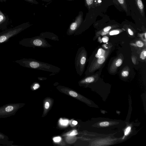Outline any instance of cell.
I'll return each mask as SVG.
<instances>
[{
	"instance_id": "cell-4",
	"label": "cell",
	"mask_w": 146,
	"mask_h": 146,
	"mask_svg": "<svg viewBox=\"0 0 146 146\" xmlns=\"http://www.w3.org/2000/svg\"><path fill=\"white\" fill-rule=\"evenodd\" d=\"M24 104L22 103H10L0 107V118H5L15 115Z\"/></svg>"
},
{
	"instance_id": "cell-1",
	"label": "cell",
	"mask_w": 146,
	"mask_h": 146,
	"mask_svg": "<svg viewBox=\"0 0 146 146\" xmlns=\"http://www.w3.org/2000/svg\"><path fill=\"white\" fill-rule=\"evenodd\" d=\"M15 62L24 67L52 72L50 75L57 74L61 71V69L58 67L33 58H24Z\"/></svg>"
},
{
	"instance_id": "cell-36",
	"label": "cell",
	"mask_w": 146,
	"mask_h": 146,
	"mask_svg": "<svg viewBox=\"0 0 146 146\" xmlns=\"http://www.w3.org/2000/svg\"><path fill=\"white\" fill-rule=\"evenodd\" d=\"M43 0L44 1H50V0Z\"/></svg>"
},
{
	"instance_id": "cell-23",
	"label": "cell",
	"mask_w": 146,
	"mask_h": 146,
	"mask_svg": "<svg viewBox=\"0 0 146 146\" xmlns=\"http://www.w3.org/2000/svg\"><path fill=\"white\" fill-rule=\"evenodd\" d=\"M39 87L40 85L38 84L35 83L33 86V88L34 90H36Z\"/></svg>"
},
{
	"instance_id": "cell-35",
	"label": "cell",
	"mask_w": 146,
	"mask_h": 146,
	"mask_svg": "<svg viewBox=\"0 0 146 146\" xmlns=\"http://www.w3.org/2000/svg\"><path fill=\"white\" fill-rule=\"evenodd\" d=\"M108 33V32H104H104H102V33H101V35H106V34H107Z\"/></svg>"
},
{
	"instance_id": "cell-10",
	"label": "cell",
	"mask_w": 146,
	"mask_h": 146,
	"mask_svg": "<svg viewBox=\"0 0 146 146\" xmlns=\"http://www.w3.org/2000/svg\"><path fill=\"white\" fill-rule=\"evenodd\" d=\"M119 3L126 13L128 12L127 6L125 0H117Z\"/></svg>"
},
{
	"instance_id": "cell-9",
	"label": "cell",
	"mask_w": 146,
	"mask_h": 146,
	"mask_svg": "<svg viewBox=\"0 0 146 146\" xmlns=\"http://www.w3.org/2000/svg\"><path fill=\"white\" fill-rule=\"evenodd\" d=\"M137 7L142 16L144 15V8L141 0H134Z\"/></svg>"
},
{
	"instance_id": "cell-20",
	"label": "cell",
	"mask_w": 146,
	"mask_h": 146,
	"mask_svg": "<svg viewBox=\"0 0 146 146\" xmlns=\"http://www.w3.org/2000/svg\"><path fill=\"white\" fill-rule=\"evenodd\" d=\"M61 140V138L60 137H54L53 138V140L54 142H57L60 141Z\"/></svg>"
},
{
	"instance_id": "cell-27",
	"label": "cell",
	"mask_w": 146,
	"mask_h": 146,
	"mask_svg": "<svg viewBox=\"0 0 146 146\" xmlns=\"http://www.w3.org/2000/svg\"><path fill=\"white\" fill-rule=\"evenodd\" d=\"M61 123L62 125H66L68 123V121L67 120H61Z\"/></svg>"
},
{
	"instance_id": "cell-12",
	"label": "cell",
	"mask_w": 146,
	"mask_h": 146,
	"mask_svg": "<svg viewBox=\"0 0 146 146\" xmlns=\"http://www.w3.org/2000/svg\"><path fill=\"white\" fill-rule=\"evenodd\" d=\"M94 78L92 77H88L84 80H82L83 81H85L86 82L88 83H90L94 81Z\"/></svg>"
},
{
	"instance_id": "cell-16",
	"label": "cell",
	"mask_w": 146,
	"mask_h": 146,
	"mask_svg": "<svg viewBox=\"0 0 146 146\" xmlns=\"http://www.w3.org/2000/svg\"><path fill=\"white\" fill-rule=\"evenodd\" d=\"M119 32L118 30H113L110 32V35H117L119 34Z\"/></svg>"
},
{
	"instance_id": "cell-5",
	"label": "cell",
	"mask_w": 146,
	"mask_h": 146,
	"mask_svg": "<svg viewBox=\"0 0 146 146\" xmlns=\"http://www.w3.org/2000/svg\"><path fill=\"white\" fill-rule=\"evenodd\" d=\"M82 49H78L76 54L74 60L75 68L77 73L80 75L82 74L84 66L86 62V58L84 55L83 54Z\"/></svg>"
},
{
	"instance_id": "cell-17",
	"label": "cell",
	"mask_w": 146,
	"mask_h": 146,
	"mask_svg": "<svg viewBox=\"0 0 146 146\" xmlns=\"http://www.w3.org/2000/svg\"><path fill=\"white\" fill-rule=\"evenodd\" d=\"M122 60L120 59H118L116 62L115 64L116 65V66L117 67L121 65V64H122Z\"/></svg>"
},
{
	"instance_id": "cell-19",
	"label": "cell",
	"mask_w": 146,
	"mask_h": 146,
	"mask_svg": "<svg viewBox=\"0 0 146 146\" xmlns=\"http://www.w3.org/2000/svg\"><path fill=\"white\" fill-rule=\"evenodd\" d=\"M136 45L139 47H142L144 45V44L142 41H138L136 42Z\"/></svg>"
},
{
	"instance_id": "cell-26",
	"label": "cell",
	"mask_w": 146,
	"mask_h": 146,
	"mask_svg": "<svg viewBox=\"0 0 146 146\" xmlns=\"http://www.w3.org/2000/svg\"><path fill=\"white\" fill-rule=\"evenodd\" d=\"M108 40L109 38L107 36H105L103 37L102 38V40L104 42H106L108 41Z\"/></svg>"
},
{
	"instance_id": "cell-13",
	"label": "cell",
	"mask_w": 146,
	"mask_h": 146,
	"mask_svg": "<svg viewBox=\"0 0 146 146\" xmlns=\"http://www.w3.org/2000/svg\"><path fill=\"white\" fill-rule=\"evenodd\" d=\"M105 60V58L103 56L100 57L98 60V62L100 64H103Z\"/></svg>"
},
{
	"instance_id": "cell-11",
	"label": "cell",
	"mask_w": 146,
	"mask_h": 146,
	"mask_svg": "<svg viewBox=\"0 0 146 146\" xmlns=\"http://www.w3.org/2000/svg\"><path fill=\"white\" fill-rule=\"evenodd\" d=\"M94 0H86V2L87 6L90 9L93 4Z\"/></svg>"
},
{
	"instance_id": "cell-2",
	"label": "cell",
	"mask_w": 146,
	"mask_h": 146,
	"mask_svg": "<svg viewBox=\"0 0 146 146\" xmlns=\"http://www.w3.org/2000/svg\"><path fill=\"white\" fill-rule=\"evenodd\" d=\"M19 44L24 46L33 48L35 47L46 48L52 47L45 38L40 35L31 38H23L19 41Z\"/></svg>"
},
{
	"instance_id": "cell-37",
	"label": "cell",
	"mask_w": 146,
	"mask_h": 146,
	"mask_svg": "<svg viewBox=\"0 0 146 146\" xmlns=\"http://www.w3.org/2000/svg\"><path fill=\"white\" fill-rule=\"evenodd\" d=\"M1 0L2 1H4L5 2L6 1V0Z\"/></svg>"
},
{
	"instance_id": "cell-7",
	"label": "cell",
	"mask_w": 146,
	"mask_h": 146,
	"mask_svg": "<svg viewBox=\"0 0 146 146\" xmlns=\"http://www.w3.org/2000/svg\"><path fill=\"white\" fill-rule=\"evenodd\" d=\"M8 21L7 17L0 10V29L4 31L7 29Z\"/></svg>"
},
{
	"instance_id": "cell-21",
	"label": "cell",
	"mask_w": 146,
	"mask_h": 146,
	"mask_svg": "<svg viewBox=\"0 0 146 146\" xmlns=\"http://www.w3.org/2000/svg\"><path fill=\"white\" fill-rule=\"evenodd\" d=\"M131 129L130 126L128 127L126 129L125 132V135H127Z\"/></svg>"
},
{
	"instance_id": "cell-31",
	"label": "cell",
	"mask_w": 146,
	"mask_h": 146,
	"mask_svg": "<svg viewBox=\"0 0 146 146\" xmlns=\"http://www.w3.org/2000/svg\"><path fill=\"white\" fill-rule=\"evenodd\" d=\"M29 2L34 3H37V2H36V1L35 0H25Z\"/></svg>"
},
{
	"instance_id": "cell-22",
	"label": "cell",
	"mask_w": 146,
	"mask_h": 146,
	"mask_svg": "<svg viewBox=\"0 0 146 146\" xmlns=\"http://www.w3.org/2000/svg\"><path fill=\"white\" fill-rule=\"evenodd\" d=\"M129 72L127 71H123L122 73V75L123 77H126L128 75Z\"/></svg>"
},
{
	"instance_id": "cell-32",
	"label": "cell",
	"mask_w": 146,
	"mask_h": 146,
	"mask_svg": "<svg viewBox=\"0 0 146 146\" xmlns=\"http://www.w3.org/2000/svg\"><path fill=\"white\" fill-rule=\"evenodd\" d=\"M38 78L39 80H45L47 79L46 78H45V77H38Z\"/></svg>"
},
{
	"instance_id": "cell-8",
	"label": "cell",
	"mask_w": 146,
	"mask_h": 146,
	"mask_svg": "<svg viewBox=\"0 0 146 146\" xmlns=\"http://www.w3.org/2000/svg\"><path fill=\"white\" fill-rule=\"evenodd\" d=\"M40 36L44 38H47L52 40L58 41L59 39L58 36L52 33L48 32L41 33Z\"/></svg>"
},
{
	"instance_id": "cell-6",
	"label": "cell",
	"mask_w": 146,
	"mask_h": 146,
	"mask_svg": "<svg viewBox=\"0 0 146 146\" xmlns=\"http://www.w3.org/2000/svg\"><path fill=\"white\" fill-rule=\"evenodd\" d=\"M82 16L80 14L75 21L72 23L68 30L66 34L68 36L72 35L75 33L80 25L82 21Z\"/></svg>"
},
{
	"instance_id": "cell-25",
	"label": "cell",
	"mask_w": 146,
	"mask_h": 146,
	"mask_svg": "<svg viewBox=\"0 0 146 146\" xmlns=\"http://www.w3.org/2000/svg\"><path fill=\"white\" fill-rule=\"evenodd\" d=\"M111 27L110 26H108L105 28L103 29V31L104 32H108L111 29Z\"/></svg>"
},
{
	"instance_id": "cell-28",
	"label": "cell",
	"mask_w": 146,
	"mask_h": 146,
	"mask_svg": "<svg viewBox=\"0 0 146 146\" xmlns=\"http://www.w3.org/2000/svg\"><path fill=\"white\" fill-rule=\"evenodd\" d=\"M6 137L4 134L0 132V139H4Z\"/></svg>"
},
{
	"instance_id": "cell-18",
	"label": "cell",
	"mask_w": 146,
	"mask_h": 146,
	"mask_svg": "<svg viewBox=\"0 0 146 146\" xmlns=\"http://www.w3.org/2000/svg\"><path fill=\"white\" fill-rule=\"evenodd\" d=\"M69 94L70 96L74 97H77L78 96L76 92L72 91H70Z\"/></svg>"
},
{
	"instance_id": "cell-15",
	"label": "cell",
	"mask_w": 146,
	"mask_h": 146,
	"mask_svg": "<svg viewBox=\"0 0 146 146\" xmlns=\"http://www.w3.org/2000/svg\"><path fill=\"white\" fill-rule=\"evenodd\" d=\"M146 56V51H143L141 53L140 57L143 60H144L145 59Z\"/></svg>"
},
{
	"instance_id": "cell-33",
	"label": "cell",
	"mask_w": 146,
	"mask_h": 146,
	"mask_svg": "<svg viewBox=\"0 0 146 146\" xmlns=\"http://www.w3.org/2000/svg\"><path fill=\"white\" fill-rule=\"evenodd\" d=\"M101 54V51L100 49H99L98 52V54L99 55H100Z\"/></svg>"
},
{
	"instance_id": "cell-3",
	"label": "cell",
	"mask_w": 146,
	"mask_h": 146,
	"mask_svg": "<svg viewBox=\"0 0 146 146\" xmlns=\"http://www.w3.org/2000/svg\"><path fill=\"white\" fill-rule=\"evenodd\" d=\"M29 26L28 23H24L0 32V45L7 42L10 38L16 36Z\"/></svg>"
},
{
	"instance_id": "cell-29",
	"label": "cell",
	"mask_w": 146,
	"mask_h": 146,
	"mask_svg": "<svg viewBox=\"0 0 146 146\" xmlns=\"http://www.w3.org/2000/svg\"><path fill=\"white\" fill-rule=\"evenodd\" d=\"M128 31L129 34L131 35H133V33L132 30H131L130 29H128Z\"/></svg>"
},
{
	"instance_id": "cell-14",
	"label": "cell",
	"mask_w": 146,
	"mask_h": 146,
	"mask_svg": "<svg viewBox=\"0 0 146 146\" xmlns=\"http://www.w3.org/2000/svg\"><path fill=\"white\" fill-rule=\"evenodd\" d=\"M109 123L108 121H104L100 123V125L101 127H106L109 125Z\"/></svg>"
},
{
	"instance_id": "cell-30",
	"label": "cell",
	"mask_w": 146,
	"mask_h": 146,
	"mask_svg": "<svg viewBox=\"0 0 146 146\" xmlns=\"http://www.w3.org/2000/svg\"><path fill=\"white\" fill-rule=\"evenodd\" d=\"M49 107V104L48 102H46L45 104V107L46 109H48Z\"/></svg>"
},
{
	"instance_id": "cell-24",
	"label": "cell",
	"mask_w": 146,
	"mask_h": 146,
	"mask_svg": "<svg viewBox=\"0 0 146 146\" xmlns=\"http://www.w3.org/2000/svg\"><path fill=\"white\" fill-rule=\"evenodd\" d=\"M78 134V132L77 130H74L72 131L70 133L69 135H76Z\"/></svg>"
},
{
	"instance_id": "cell-34",
	"label": "cell",
	"mask_w": 146,
	"mask_h": 146,
	"mask_svg": "<svg viewBox=\"0 0 146 146\" xmlns=\"http://www.w3.org/2000/svg\"><path fill=\"white\" fill-rule=\"evenodd\" d=\"M72 124L74 125H76L77 124L78 122L76 121H73L72 122Z\"/></svg>"
}]
</instances>
